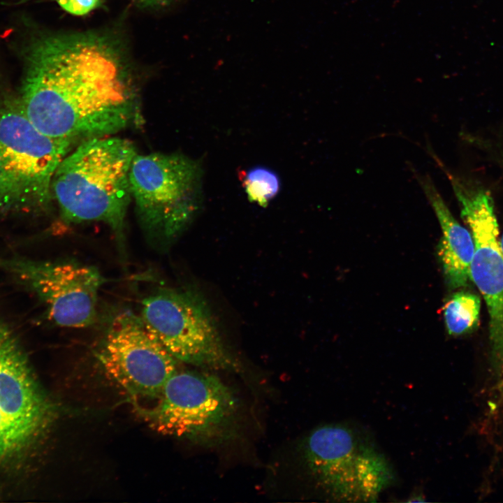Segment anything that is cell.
I'll list each match as a JSON object with an SVG mask.
<instances>
[{"label":"cell","instance_id":"cell-4","mask_svg":"<svg viewBox=\"0 0 503 503\" xmlns=\"http://www.w3.org/2000/svg\"><path fill=\"white\" fill-rule=\"evenodd\" d=\"M72 144L38 129L18 96L0 99V210L40 214L49 210L54 173Z\"/></svg>","mask_w":503,"mask_h":503},{"label":"cell","instance_id":"cell-3","mask_svg":"<svg viewBox=\"0 0 503 503\" xmlns=\"http://www.w3.org/2000/svg\"><path fill=\"white\" fill-rule=\"evenodd\" d=\"M302 457L314 488L328 501L376 502L396 481L384 453L365 432L351 424L314 429L304 441Z\"/></svg>","mask_w":503,"mask_h":503},{"label":"cell","instance_id":"cell-5","mask_svg":"<svg viewBox=\"0 0 503 503\" xmlns=\"http://www.w3.org/2000/svg\"><path fill=\"white\" fill-rule=\"evenodd\" d=\"M129 178L131 200L147 240L156 249H167L199 207L198 163L180 154H137Z\"/></svg>","mask_w":503,"mask_h":503},{"label":"cell","instance_id":"cell-13","mask_svg":"<svg viewBox=\"0 0 503 503\" xmlns=\"http://www.w3.org/2000/svg\"><path fill=\"white\" fill-rule=\"evenodd\" d=\"M480 298L472 293L460 291L445 302L443 314L450 335H462L473 331L479 324Z\"/></svg>","mask_w":503,"mask_h":503},{"label":"cell","instance_id":"cell-10","mask_svg":"<svg viewBox=\"0 0 503 503\" xmlns=\"http://www.w3.org/2000/svg\"><path fill=\"white\" fill-rule=\"evenodd\" d=\"M105 371L135 398H157L177 372V360L130 310L117 314L108 326L99 353Z\"/></svg>","mask_w":503,"mask_h":503},{"label":"cell","instance_id":"cell-11","mask_svg":"<svg viewBox=\"0 0 503 503\" xmlns=\"http://www.w3.org/2000/svg\"><path fill=\"white\" fill-rule=\"evenodd\" d=\"M0 410L23 445L44 424L47 401L11 334L0 343Z\"/></svg>","mask_w":503,"mask_h":503},{"label":"cell","instance_id":"cell-9","mask_svg":"<svg viewBox=\"0 0 503 503\" xmlns=\"http://www.w3.org/2000/svg\"><path fill=\"white\" fill-rule=\"evenodd\" d=\"M0 269L38 298L54 324L82 328L95 323L99 293L105 282L96 267L0 256Z\"/></svg>","mask_w":503,"mask_h":503},{"label":"cell","instance_id":"cell-16","mask_svg":"<svg viewBox=\"0 0 503 503\" xmlns=\"http://www.w3.org/2000/svg\"><path fill=\"white\" fill-rule=\"evenodd\" d=\"M101 0H56L60 7L68 13L82 16L92 10L99 4Z\"/></svg>","mask_w":503,"mask_h":503},{"label":"cell","instance_id":"cell-2","mask_svg":"<svg viewBox=\"0 0 503 503\" xmlns=\"http://www.w3.org/2000/svg\"><path fill=\"white\" fill-rule=\"evenodd\" d=\"M136 154L130 141L108 136L82 140L70 151L52 183L62 219L68 224H105L122 251L126 214L132 201L130 170Z\"/></svg>","mask_w":503,"mask_h":503},{"label":"cell","instance_id":"cell-12","mask_svg":"<svg viewBox=\"0 0 503 503\" xmlns=\"http://www.w3.org/2000/svg\"><path fill=\"white\" fill-rule=\"evenodd\" d=\"M416 180L441 226L442 236L437 253L446 282L452 289L465 287L471 281L470 265L474 252L472 233L454 218L428 175L418 174Z\"/></svg>","mask_w":503,"mask_h":503},{"label":"cell","instance_id":"cell-15","mask_svg":"<svg viewBox=\"0 0 503 503\" xmlns=\"http://www.w3.org/2000/svg\"><path fill=\"white\" fill-rule=\"evenodd\" d=\"M23 446L0 410V459L7 457Z\"/></svg>","mask_w":503,"mask_h":503},{"label":"cell","instance_id":"cell-8","mask_svg":"<svg viewBox=\"0 0 503 503\" xmlns=\"http://www.w3.org/2000/svg\"><path fill=\"white\" fill-rule=\"evenodd\" d=\"M447 177L473 237L470 279L486 304L492 366L503 379V254L493 199L479 184L452 173Z\"/></svg>","mask_w":503,"mask_h":503},{"label":"cell","instance_id":"cell-17","mask_svg":"<svg viewBox=\"0 0 503 503\" xmlns=\"http://www.w3.org/2000/svg\"><path fill=\"white\" fill-rule=\"evenodd\" d=\"M143 7L156 8L168 5L173 0H133Z\"/></svg>","mask_w":503,"mask_h":503},{"label":"cell","instance_id":"cell-19","mask_svg":"<svg viewBox=\"0 0 503 503\" xmlns=\"http://www.w3.org/2000/svg\"><path fill=\"white\" fill-rule=\"evenodd\" d=\"M500 245L501 250H502V254H503V234H502V236L501 240H500Z\"/></svg>","mask_w":503,"mask_h":503},{"label":"cell","instance_id":"cell-14","mask_svg":"<svg viewBox=\"0 0 503 503\" xmlns=\"http://www.w3.org/2000/svg\"><path fill=\"white\" fill-rule=\"evenodd\" d=\"M239 179L248 200L261 207H266L281 189V180L278 174L263 166L240 170Z\"/></svg>","mask_w":503,"mask_h":503},{"label":"cell","instance_id":"cell-7","mask_svg":"<svg viewBox=\"0 0 503 503\" xmlns=\"http://www.w3.org/2000/svg\"><path fill=\"white\" fill-rule=\"evenodd\" d=\"M156 398L151 424L161 434L214 445L237 432L238 399L214 375L177 371Z\"/></svg>","mask_w":503,"mask_h":503},{"label":"cell","instance_id":"cell-1","mask_svg":"<svg viewBox=\"0 0 503 503\" xmlns=\"http://www.w3.org/2000/svg\"><path fill=\"white\" fill-rule=\"evenodd\" d=\"M19 97L45 135L73 143L105 136L134 117V94L126 58L111 37L98 33L34 36L22 50Z\"/></svg>","mask_w":503,"mask_h":503},{"label":"cell","instance_id":"cell-18","mask_svg":"<svg viewBox=\"0 0 503 503\" xmlns=\"http://www.w3.org/2000/svg\"><path fill=\"white\" fill-rule=\"evenodd\" d=\"M12 334L10 329L8 328V326L6 325V323L3 321L1 319H0V343H1L6 338H7L9 335Z\"/></svg>","mask_w":503,"mask_h":503},{"label":"cell","instance_id":"cell-6","mask_svg":"<svg viewBox=\"0 0 503 503\" xmlns=\"http://www.w3.org/2000/svg\"><path fill=\"white\" fill-rule=\"evenodd\" d=\"M140 316L176 360L213 370L240 369L206 302L195 290L159 289L143 300Z\"/></svg>","mask_w":503,"mask_h":503}]
</instances>
